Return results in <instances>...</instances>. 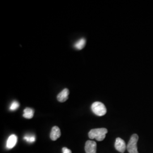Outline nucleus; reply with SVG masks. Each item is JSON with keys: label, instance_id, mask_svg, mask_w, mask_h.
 I'll return each instance as SVG.
<instances>
[{"label": "nucleus", "instance_id": "nucleus-1", "mask_svg": "<svg viewBox=\"0 0 153 153\" xmlns=\"http://www.w3.org/2000/svg\"><path fill=\"white\" fill-rule=\"evenodd\" d=\"M108 131L106 128H97L91 129L88 133V137L90 139H96L98 141L104 140Z\"/></svg>", "mask_w": 153, "mask_h": 153}, {"label": "nucleus", "instance_id": "nucleus-2", "mask_svg": "<svg viewBox=\"0 0 153 153\" xmlns=\"http://www.w3.org/2000/svg\"><path fill=\"white\" fill-rule=\"evenodd\" d=\"M91 109L93 113L98 116H102L107 112V109L104 104L99 102H94L91 105Z\"/></svg>", "mask_w": 153, "mask_h": 153}, {"label": "nucleus", "instance_id": "nucleus-3", "mask_svg": "<svg viewBox=\"0 0 153 153\" xmlns=\"http://www.w3.org/2000/svg\"><path fill=\"white\" fill-rule=\"evenodd\" d=\"M138 141V136L137 134H133L126 146V149L129 153H138L137 150V142Z\"/></svg>", "mask_w": 153, "mask_h": 153}, {"label": "nucleus", "instance_id": "nucleus-4", "mask_svg": "<svg viewBox=\"0 0 153 153\" xmlns=\"http://www.w3.org/2000/svg\"><path fill=\"white\" fill-rule=\"evenodd\" d=\"M115 149L120 153H124L126 149V142L120 138H117L115 143Z\"/></svg>", "mask_w": 153, "mask_h": 153}, {"label": "nucleus", "instance_id": "nucleus-5", "mask_svg": "<svg viewBox=\"0 0 153 153\" xmlns=\"http://www.w3.org/2000/svg\"><path fill=\"white\" fill-rule=\"evenodd\" d=\"M85 149L86 153H97V143L90 140L86 141Z\"/></svg>", "mask_w": 153, "mask_h": 153}, {"label": "nucleus", "instance_id": "nucleus-6", "mask_svg": "<svg viewBox=\"0 0 153 153\" xmlns=\"http://www.w3.org/2000/svg\"><path fill=\"white\" fill-rule=\"evenodd\" d=\"M60 136L61 131L60 128L57 126H53L51 130V134H50L51 139L52 141H56Z\"/></svg>", "mask_w": 153, "mask_h": 153}, {"label": "nucleus", "instance_id": "nucleus-7", "mask_svg": "<svg viewBox=\"0 0 153 153\" xmlns=\"http://www.w3.org/2000/svg\"><path fill=\"white\" fill-rule=\"evenodd\" d=\"M69 90L68 88H64L61 92L59 94V95H57V100L60 102H64L66 100H68V96H69Z\"/></svg>", "mask_w": 153, "mask_h": 153}, {"label": "nucleus", "instance_id": "nucleus-8", "mask_svg": "<svg viewBox=\"0 0 153 153\" xmlns=\"http://www.w3.org/2000/svg\"><path fill=\"white\" fill-rule=\"evenodd\" d=\"M18 138L16 135L11 134L10 137L8 138L6 142V147L8 149H12L14 148L17 142Z\"/></svg>", "mask_w": 153, "mask_h": 153}, {"label": "nucleus", "instance_id": "nucleus-9", "mask_svg": "<svg viewBox=\"0 0 153 153\" xmlns=\"http://www.w3.org/2000/svg\"><path fill=\"white\" fill-rule=\"evenodd\" d=\"M23 117L26 119H31L33 118L34 114V111L30 108H26V109H24L23 111Z\"/></svg>", "mask_w": 153, "mask_h": 153}, {"label": "nucleus", "instance_id": "nucleus-10", "mask_svg": "<svg viewBox=\"0 0 153 153\" xmlns=\"http://www.w3.org/2000/svg\"><path fill=\"white\" fill-rule=\"evenodd\" d=\"M86 44V40L85 38H81L78 40L74 44V47L76 49L81 50L85 46Z\"/></svg>", "mask_w": 153, "mask_h": 153}, {"label": "nucleus", "instance_id": "nucleus-11", "mask_svg": "<svg viewBox=\"0 0 153 153\" xmlns=\"http://www.w3.org/2000/svg\"><path fill=\"white\" fill-rule=\"evenodd\" d=\"M25 140L30 143H33L35 141V137L33 135H26L24 137Z\"/></svg>", "mask_w": 153, "mask_h": 153}, {"label": "nucleus", "instance_id": "nucleus-12", "mask_svg": "<svg viewBox=\"0 0 153 153\" xmlns=\"http://www.w3.org/2000/svg\"><path fill=\"white\" fill-rule=\"evenodd\" d=\"M19 107V104L18 102L16 101H14L12 103H11V105L10 107V109L11 111H15L16 109L18 108V107Z\"/></svg>", "mask_w": 153, "mask_h": 153}, {"label": "nucleus", "instance_id": "nucleus-13", "mask_svg": "<svg viewBox=\"0 0 153 153\" xmlns=\"http://www.w3.org/2000/svg\"><path fill=\"white\" fill-rule=\"evenodd\" d=\"M62 152L63 153H71V151L67 148H62Z\"/></svg>", "mask_w": 153, "mask_h": 153}]
</instances>
